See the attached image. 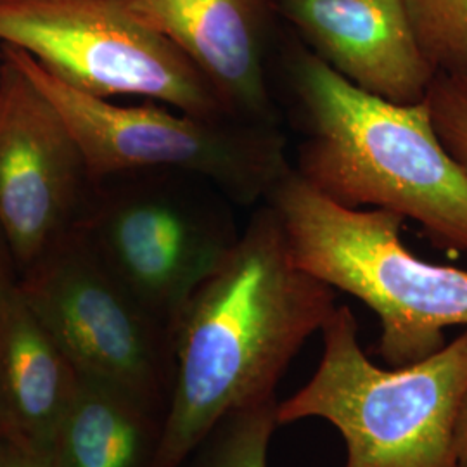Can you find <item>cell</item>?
<instances>
[{
  "label": "cell",
  "mask_w": 467,
  "mask_h": 467,
  "mask_svg": "<svg viewBox=\"0 0 467 467\" xmlns=\"http://www.w3.org/2000/svg\"><path fill=\"white\" fill-rule=\"evenodd\" d=\"M305 139L295 171L322 196L384 210L436 246L467 253V177L434 132L426 100L401 106L343 80L306 47L289 57Z\"/></svg>",
  "instance_id": "7a4b0ae2"
},
{
  "label": "cell",
  "mask_w": 467,
  "mask_h": 467,
  "mask_svg": "<svg viewBox=\"0 0 467 467\" xmlns=\"http://www.w3.org/2000/svg\"><path fill=\"white\" fill-rule=\"evenodd\" d=\"M96 189L65 118L2 56L0 234L19 274L78 225Z\"/></svg>",
  "instance_id": "9c48e42d"
},
{
  "label": "cell",
  "mask_w": 467,
  "mask_h": 467,
  "mask_svg": "<svg viewBox=\"0 0 467 467\" xmlns=\"http://www.w3.org/2000/svg\"><path fill=\"white\" fill-rule=\"evenodd\" d=\"M78 225L118 281L168 331L235 239L217 210L160 181L99 185Z\"/></svg>",
  "instance_id": "ba28073f"
},
{
  "label": "cell",
  "mask_w": 467,
  "mask_h": 467,
  "mask_svg": "<svg viewBox=\"0 0 467 467\" xmlns=\"http://www.w3.org/2000/svg\"><path fill=\"white\" fill-rule=\"evenodd\" d=\"M293 260L334 291L362 301L381 324L388 368L431 357L449 327H467V270L419 258L401 241L403 218L347 208L289 168L268 192Z\"/></svg>",
  "instance_id": "3957f363"
},
{
  "label": "cell",
  "mask_w": 467,
  "mask_h": 467,
  "mask_svg": "<svg viewBox=\"0 0 467 467\" xmlns=\"http://www.w3.org/2000/svg\"><path fill=\"white\" fill-rule=\"evenodd\" d=\"M322 358L310 381L277 403V424L318 418L347 445L343 467H459L453 424L467 388V327L428 358L376 366L348 305L320 329Z\"/></svg>",
  "instance_id": "277c9868"
},
{
  "label": "cell",
  "mask_w": 467,
  "mask_h": 467,
  "mask_svg": "<svg viewBox=\"0 0 467 467\" xmlns=\"http://www.w3.org/2000/svg\"><path fill=\"white\" fill-rule=\"evenodd\" d=\"M277 400L223 419L212 438L202 467H267L268 445L277 424Z\"/></svg>",
  "instance_id": "9a60e30c"
},
{
  "label": "cell",
  "mask_w": 467,
  "mask_h": 467,
  "mask_svg": "<svg viewBox=\"0 0 467 467\" xmlns=\"http://www.w3.org/2000/svg\"><path fill=\"white\" fill-rule=\"evenodd\" d=\"M19 291L75 370L163 419L170 331L118 281L80 225L19 274Z\"/></svg>",
  "instance_id": "52a82bcc"
},
{
  "label": "cell",
  "mask_w": 467,
  "mask_h": 467,
  "mask_svg": "<svg viewBox=\"0 0 467 467\" xmlns=\"http://www.w3.org/2000/svg\"><path fill=\"white\" fill-rule=\"evenodd\" d=\"M336 291L293 260L270 204L251 217L170 326L171 378L152 467H182L223 419L275 400Z\"/></svg>",
  "instance_id": "6da1fadb"
},
{
  "label": "cell",
  "mask_w": 467,
  "mask_h": 467,
  "mask_svg": "<svg viewBox=\"0 0 467 467\" xmlns=\"http://www.w3.org/2000/svg\"><path fill=\"white\" fill-rule=\"evenodd\" d=\"M78 372L42 327L19 291L0 334V440L50 457Z\"/></svg>",
  "instance_id": "7c38bea8"
},
{
  "label": "cell",
  "mask_w": 467,
  "mask_h": 467,
  "mask_svg": "<svg viewBox=\"0 0 467 467\" xmlns=\"http://www.w3.org/2000/svg\"><path fill=\"white\" fill-rule=\"evenodd\" d=\"M191 59L229 113L277 127L265 67L274 0H127Z\"/></svg>",
  "instance_id": "8fae6325"
},
{
  "label": "cell",
  "mask_w": 467,
  "mask_h": 467,
  "mask_svg": "<svg viewBox=\"0 0 467 467\" xmlns=\"http://www.w3.org/2000/svg\"><path fill=\"white\" fill-rule=\"evenodd\" d=\"M436 75L467 82V0H401Z\"/></svg>",
  "instance_id": "5bb4252c"
},
{
  "label": "cell",
  "mask_w": 467,
  "mask_h": 467,
  "mask_svg": "<svg viewBox=\"0 0 467 467\" xmlns=\"http://www.w3.org/2000/svg\"><path fill=\"white\" fill-rule=\"evenodd\" d=\"M47 99L77 139L96 187L135 173H184L229 200L251 204L289 170L277 127L235 118H200L158 106H121L82 94L25 50L0 46Z\"/></svg>",
  "instance_id": "5b68a950"
},
{
  "label": "cell",
  "mask_w": 467,
  "mask_h": 467,
  "mask_svg": "<svg viewBox=\"0 0 467 467\" xmlns=\"http://www.w3.org/2000/svg\"><path fill=\"white\" fill-rule=\"evenodd\" d=\"M0 46L25 50L92 98L139 96L192 117L234 118L184 52L127 0H0Z\"/></svg>",
  "instance_id": "8992f818"
},
{
  "label": "cell",
  "mask_w": 467,
  "mask_h": 467,
  "mask_svg": "<svg viewBox=\"0 0 467 467\" xmlns=\"http://www.w3.org/2000/svg\"><path fill=\"white\" fill-rule=\"evenodd\" d=\"M17 283H19V272H17L15 258L9 251L4 235L0 234V334L4 327L9 300L16 289Z\"/></svg>",
  "instance_id": "e0dca14e"
},
{
  "label": "cell",
  "mask_w": 467,
  "mask_h": 467,
  "mask_svg": "<svg viewBox=\"0 0 467 467\" xmlns=\"http://www.w3.org/2000/svg\"><path fill=\"white\" fill-rule=\"evenodd\" d=\"M0 67H2V52H0Z\"/></svg>",
  "instance_id": "ffe728a7"
},
{
  "label": "cell",
  "mask_w": 467,
  "mask_h": 467,
  "mask_svg": "<svg viewBox=\"0 0 467 467\" xmlns=\"http://www.w3.org/2000/svg\"><path fill=\"white\" fill-rule=\"evenodd\" d=\"M0 467H54L50 457L23 451L0 440Z\"/></svg>",
  "instance_id": "ac0fdd59"
},
{
  "label": "cell",
  "mask_w": 467,
  "mask_h": 467,
  "mask_svg": "<svg viewBox=\"0 0 467 467\" xmlns=\"http://www.w3.org/2000/svg\"><path fill=\"white\" fill-rule=\"evenodd\" d=\"M426 104L440 142L467 177V82L436 75Z\"/></svg>",
  "instance_id": "2e32d148"
},
{
  "label": "cell",
  "mask_w": 467,
  "mask_h": 467,
  "mask_svg": "<svg viewBox=\"0 0 467 467\" xmlns=\"http://www.w3.org/2000/svg\"><path fill=\"white\" fill-rule=\"evenodd\" d=\"M163 419L78 374L50 451L54 467H152Z\"/></svg>",
  "instance_id": "4fadbf2b"
},
{
  "label": "cell",
  "mask_w": 467,
  "mask_h": 467,
  "mask_svg": "<svg viewBox=\"0 0 467 467\" xmlns=\"http://www.w3.org/2000/svg\"><path fill=\"white\" fill-rule=\"evenodd\" d=\"M308 49L343 80L401 106L424 102L436 71L401 0H274Z\"/></svg>",
  "instance_id": "30bf717a"
},
{
  "label": "cell",
  "mask_w": 467,
  "mask_h": 467,
  "mask_svg": "<svg viewBox=\"0 0 467 467\" xmlns=\"http://www.w3.org/2000/svg\"><path fill=\"white\" fill-rule=\"evenodd\" d=\"M453 451L457 466L467 467V388L459 403L453 424Z\"/></svg>",
  "instance_id": "d6986e66"
}]
</instances>
